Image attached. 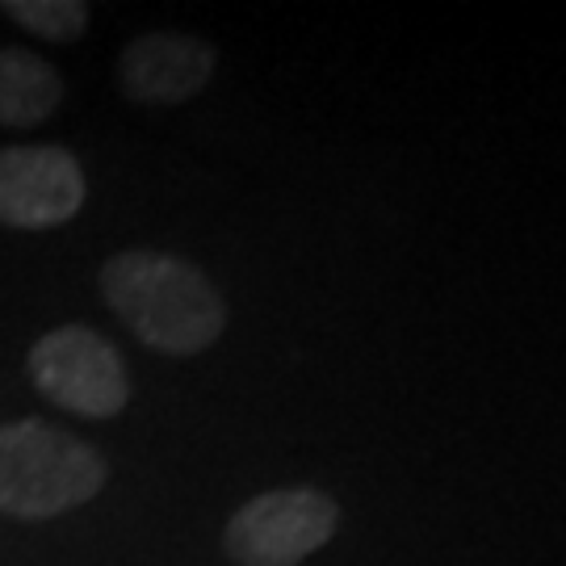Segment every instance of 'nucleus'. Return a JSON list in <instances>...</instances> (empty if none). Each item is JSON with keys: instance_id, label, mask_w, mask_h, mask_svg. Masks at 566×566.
I'll return each instance as SVG.
<instances>
[{"instance_id": "f257e3e1", "label": "nucleus", "mask_w": 566, "mask_h": 566, "mask_svg": "<svg viewBox=\"0 0 566 566\" xmlns=\"http://www.w3.org/2000/svg\"><path fill=\"white\" fill-rule=\"evenodd\" d=\"M102 298L147 348L193 357L223 336L227 303L198 264L130 248L102 264Z\"/></svg>"}, {"instance_id": "f03ea898", "label": "nucleus", "mask_w": 566, "mask_h": 566, "mask_svg": "<svg viewBox=\"0 0 566 566\" xmlns=\"http://www.w3.org/2000/svg\"><path fill=\"white\" fill-rule=\"evenodd\" d=\"M105 479V458L81 437L46 420L0 424V516L55 521L97 500Z\"/></svg>"}, {"instance_id": "7ed1b4c3", "label": "nucleus", "mask_w": 566, "mask_h": 566, "mask_svg": "<svg viewBox=\"0 0 566 566\" xmlns=\"http://www.w3.org/2000/svg\"><path fill=\"white\" fill-rule=\"evenodd\" d=\"M25 369L39 395L84 420H114L130 403L126 361L102 332L84 324H63L39 336Z\"/></svg>"}, {"instance_id": "20e7f679", "label": "nucleus", "mask_w": 566, "mask_h": 566, "mask_svg": "<svg viewBox=\"0 0 566 566\" xmlns=\"http://www.w3.org/2000/svg\"><path fill=\"white\" fill-rule=\"evenodd\" d=\"M340 504L315 486H277L235 507L223 528L235 566H298L336 537Z\"/></svg>"}, {"instance_id": "39448f33", "label": "nucleus", "mask_w": 566, "mask_h": 566, "mask_svg": "<svg viewBox=\"0 0 566 566\" xmlns=\"http://www.w3.org/2000/svg\"><path fill=\"white\" fill-rule=\"evenodd\" d=\"M88 185L81 160L60 143L0 147V227L51 231L81 214Z\"/></svg>"}, {"instance_id": "423d86ee", "label": "nucleus", "mask_w": 566, "mask_h": 566, "mask_svg": "<svg viewBox=\"0 0 566 566\" xmlns=\"http://www.w3.org/2000/svg\"><path fill=\"white\" fill-rule=\"evenodd\" d=\"M219 67V51L193 34L156 30L126 42L118 60V84L139 105H181L198 97Z\"/></svg>"}, {"instance_id": "0eeeda50", "label": "nucleus", "mask_w": 566, "mask_h": 566, "mask_svg": "<svg viewBox=\"0 0 566 566\" xmlns=\"http://www.w3.org/2000/svg\"><path fill=\"white\" fill-rule=\"evenodd\" d=\"M63 93L67 84L55 63L21 46L0 51V126L34 130L60 109Z\"/></svg>"}, {"instance_id": "6e6552de", "label": "nucleus", "mask_w": 566, "mask_h": 566, "mask_svg": "<svg viewBox=\"0 0 566 566\" xmlns=\"http://www.w3.org/2000/svg\"><path fill=\"white\" fill-rule=\"evenodd\" d=\"M0 13L46 42H72L88 30L84 0H0Z\"/></svg>"}]
</instances>
